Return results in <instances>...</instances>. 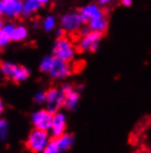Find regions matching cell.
<instances>
[{
    "instance_id": "cell-1",
    "label": "cell",
    "mask_w": 151,
    "mask_h": 153,
    "mask_svg": "<svg viewBox=\"0 0 151 153\" xmlns=\"http://www.w3.org/2000/svg\"><path fill=\"white\" fill-rule=\"evenodd\" d=\"M0 71L2 78L17 84L26 81L31 76V70L28 69L26 65H18L11 61L0 62Z\"/></svg>"
},
{
    "instance_id": "cell-2",
    "label": "cell",
    "mask_w": 151,
    "mask_h": 153,
    "mask_svg": "<svg viewBox=\"0 0 151 153\" xmlns=\"http://www.w3.org/2000/svg\"><path fill=\"white\" fill-rule=\"evenodd\" d=\"M51 137L52 135L49 131L33 128L26 137V141H24V146L28 151L32 153H42L45 151V148Z\"/></svg>"
},
{
    "instance_id": "cell-3",
    "label": "cell",
    "mask_w": 151,
    "mask_h": 153,
    "mask_svg": "<svg viewBox=\"0 0 151 153\" xmlns=\"http://www.w3.org/2000/svg\"><path fill=\"white\" fill-rule=\"evenodd\" d=\"M76 52H77V47L66 36L62 38H56L53 43L52 54L65 61L72 62L76 57Z\"/></svg>"
},
{
    "instance_id": "cell-4",
    "label": "cell",
    "mask_w": 151,
    "mask_h": 153,
    "mask_svg": "<svg viewBox=\"0 0 151 153\" xmlns=\"http://www.w3.org/2000/svg\"><path fill=\"white\" fill-rule=\"evenodd\" d=\"M104 33L97 31H89L84 36H79L77 42V50L81 52H96L99 48Z\"/></svg>"
},
{
    "instance_id": "cell-5",
    "label": "cell",
    "mask_w": 151,
    "mask_h": 153,
    "mask_svg": "<svg viewBox=\"0 0 151 153\" xmlns=\"http://www.w3.org/2000/svg\"><path fill=\"white\" fill-rule=\"evenodd\" d=\"M60 25L67 33H76L83 27L84 20L79 11H68L62 15L60 18Z\"/></svg>"
},
{
    "instance_id": "cell-6",
    "label": "cell",
    "mask_w": 151,
    "mask_h": 153,
    "mask_svg": "<svg viewBox=\"0 0 151 153\" xmlns=\"http://www.w3.org/2000/svg\"><path fill=\"white\" fill-rule=\"evenodd\" d=\"M73 73V67L71 65V62L65 61L63 59L54 57L53 60L52 67L49 71L50 78L52 80H65L66 78L71 76Z\"/></svg>"
},
{
    "instance_id": "cell-7",
    "label": "cell",
    "mask_w": 151,
    "mask_h": 153,
    "mask_svg": "<svg viewBox=\"0 0 151 153\" xmlns=\"http://www.w3.org/2000/svg\"><path fill=\"white\" fill-rule=\"evenodd\" d=\"M63 96V108L67 111H74L77 109L81 101L79 90L74 88L71 84H62L60 88Z\"/></svg>"
},
{
    "instance_id": "cell-8",
    "label": "cell",
    "mask_w": 151,
    "mask_h": 153,
    "mask_svg": "<svg viewBox=\"0 0 151 153\" xmlns=\"http://www.w3.org/2000/svg\"><path fill=\"white\" fill-rule=\"evenodd\" d=\"M52 119L53 113L49 111L46 108H42L38 109L31 114V123L33 128L40 129V130L49 131L51 130V126H52Z\"/></svg>"
},
{
    "instance_id": "cell-9",
    "label": "cell",
    "mask_w": 151,
    "mask_h": 153,
    "mask_svg": "<svg viewBox=\"0 0 151 153\" xmlns=\"http://www.w3.org/2000/svg\"><path fill=\"white\" fill-rule=\"evenodd\" d=\"M45 108L51 111L52 113L60 111L61 108H63V96L60 88L51 87L48 90H45Z\"/></svg>"
},
{
    "instance_id": "cell-10",
    "label": "cell",
    "mask_w": 151,
    "mask_h": 153,
    "mask_svg": "<svg viewBox=\"0 0 151 153\" xmlns=\"http://www.w3.org/2000/svg\"><path fill=\"white\" fill-rule=\"evenodd\" d=\"M2 1V16L9 19H17L22 16L23 0H1Z\"/></svg>"
},
{
    "instance_id": "cell-11",
    "label": "cell",
    "mask_w": 151,
    "mask_h": 153,
    "mask_svg": "<svg viewBox=\"0 0 151 153\" xmlns=\"http://www.w3.org/2000/svg\"><path fill=\"white\" fill-rule=\"evenodd\" d=\"M66 128H67V119L66 114L64 112L60 111L53 113L52 119V126H51V130L50 133L52 137H60L63 133L66 132Z\"/></svg>"
},
{
    "instance_id": "cell-12",
    "label": "cell",
    "mask_w": 151,
    "mask_h": 153,
    "mask_svg": "<svg viewBox=\"0 0 151 153\" xmlns=\"http://www.w3.org/2000/svg\"><path fill=\"white\" fill-rule=\"evenodd\" d=\"M82 18L84 20V23L86 25L89 20L97 19V18H102V17H106L105 11L103 10V8L100 4H88L86 6L82 7L78 10Z\"/></svg>"
},
{
    "instance_id": "cell-13",
    "label": "cell",
    "mask_w": 151,
    "mask_h": 153,
    "mask_svg": "<svg viewBox=\"0 0 151 153\" xmlns=\"http://www.w3.org/2000/svg\"><path fill=\"white\" fill-rule=\"evenodd\" d=\"M15 25L12 22H4L0 29V49H4L12 41V35L15 31Z\"/></svg>"
},
{
    "instance_id": "cell-14",
    "label": "cell",
    "mask_w": 151,
    "mask_h": 153,
    "mask_svg": "<svg viewBox=\"0 0 151 153\" xmlns=\"http://www.w3.org/2000/svg\"><path fill=\"white\" fill-rule=\"evenodd\" d=\"M54 138H55V137H54ZM55 140H56L59 153L65 152V151H68L70 149H72V146H74V142H75L74 135L71 133H67V132L63 133L62 135H60V137H56Z\"/></svg>"
},
{
    "instance_id": "cell-15",
    "label": "cell",
    "mask_w": 151,
    "mask_h": 153,
    "mask_svg": "<svg viewBox=\"0 0 151 153\" xmlns=\"http://www.w3.org/2000/svg\"><path fill=\"white\" fill-rule=\"evenodd\" d=\"M43 7V4H40L38 0H23V11L22 17L30 18Z\"/></svg>"
},
{
    "instance_id": "cell-16",
    "label": "cell",
    "mask_w": 151,
    "mask_h": 153,
    "mask_svg": "<svg viewBox=\"0 0 151 153\" xmlns=\"http://www.w3.org/2000/svg\"><path fill=\"white\" fill-rule=\"evenodd\" d=\"M86 25L92 31H97V32H103V33H105L108 29V21L106 19V17L89 20Z\"/></svg>"
},
{
    "instance_id": "cell-17",
    "label": "cell",
    "mask_w": 151,
    "mask_h": 153,
    "mask_svg": "<svg viewBox=\"0 0 151 153\" xmlns=\"http://www.w3.org/2000/svg\"><path fill=\"white\" fill-rule=\"evenodd\" d=\"M29 37V29L24 25H17L15 27V31L12 35V41L22 42L26 40Z\"/></svg>"
},
{
    "instance_id": "cell-18",
    "label": "cell",
    "mask_w": 151,
    "mask_h": 153,
    "mask_svg": "<svg viewBox=\"0 0 151 153\" xmlns=\"http://www.w3.org/2000/svg\"><path fill=\"white\" fill-rule=\"evenodd\" d=\"M57 20L53 15H48L42 21V28L45 32H51L56 28Z\"/></svg>"
},
{
    "instance_id": "cell-19",
    "label": "cell",
    "mask_w": 151,
    "mask_h": 153,
    "mask_svg": "<svg viewBox=\"0 0 151 153\" xmlns=\"http://www.w3.org/2000/svg\"><path fill=\"white\" fill-rule=\"evenodd\" d=\"M53 60H54V56L53 54H49V56L43 57V59H42L40 65H39V70L42 73H46L48 74L50 69H51V67H52Z\"/></svg>"
},
{
    "instance_id": "cell-20",
    "label": "cell",
    "mask_w": 151,
    "mask_h": 153,
    "mask_svg": "<svg viewBox=\"0 0 151 153\" xmlns=\"http://www.w3.org/2000/svg\"><path fill=\"white\" fill-rule=\"evenodd\" d=\"M9 134V123L6 119L0 118V143L7 140Z\"/></svg>"
},
{
    "instance_id": "cell-21",
    "label": "cell",
    "mask_w": 151,
    "mask_h": 153,
    "mask_svg": "<svg viewBox=\"0 0 151 153\" xmlns=\"http://www.w3.org/2000/svg\"><path fill=\"white\" fill-rule=\"evenodd\" d=\"M45 97H46V92L44 91V90H40V91H38L33 97L34 103L39 104V105L44 104L45 103Z\"/></svg>"
},
{
    "instance_id": "cell-22",
    "label": "cell",
    "mask_w": 151,
    "mask_h": 153,
    "mask_svg": "<svg viewBox=\"0 0 151 153\" xmlns=\"http://www.w3.org/2000/svg\"><path fill=\"white\" fill-rule=\"evenodd\" d=\"M45 153H59V150H57V144H56V140L54 137H51L49 143L45 148Z\"/></svg>"
},
{
    "instance_id": "cell-23",
    "label": "cell",
    "mask_w": 151,
    "mask_h": 153,
    "mask_svg": "<svg viewBox=\"0 0 151 153\" xmlns=\"http://www.w3.org/2000/svg\"><path fill=\"white\" fill-rule=\"evenodd\" d=\"M66 35H67V32H66L62 27L56 30V38H62V37H65Z\"/></svg>"
},
{
    "instance_id": "cell-24",
    "label": "cell",
    "mask_w": 151,
    "mask_h": 153,
    "mask_svg": "<svg viewBox=\"0 0 151 153\" xmlns=\"http://www.w3.org/2000/svg\"><path fill=\"white\" fill-rule=\"evenodd\" d=\"M120 1V4H121V6H124V7H131L132 6V0H119Z\"/></svg>"
},
{
    "instance_id": "cell-25",
    "label": "cell",
    "mask_w": 151,
    "mask_h": 153,
    "mask_svg": "<svg viewBox=\"0 0 151 153\" xmlns=\"http://www.w3.org/2000/svg\"><path fill=\"white\" fill-rule=\"evenodd\" d=\"M114 0H97V2L98 4L100 6H106V4H109L110 2H113Z\"/></svg>"
},
{
    "instance_id": "cell-26",
    "label": "cell",
    "mask_w": 151,
    "mask_h": 153,
    "mask_svg": "<svg viewBox=\"0 0 151 153\" xmlns=\"http://www.w3.org/2000/svg\"><path fill=\"white\" fill-rule=\"evenodd\" d=\"M4 112V101H2V99L0 98V118L2 117Z\"/></svg>"
},
{
    "instance_id": "cell-27",
    "label": "cell",
    "mask_w": 151,
    "mask_h": 153,
    "mask_svg": "<svg viewBox=\"0 0 151 153\" xmlns=\"http://www.w3.org/2000/svg\"><path fill=\"white\" fill-rule=\"evenodd\" d=\"M38 1L40 2V4H42L43 6H44V4H51V2H52V1H54V0H38Z\"/></svg>"
},
{
    "instance_id": "cell-28",
    "label": "cell",
    "mask_w": 151,
    "mask_h": 153,
    "mask_svg": "<svg viewBox=\"0 0 151 153\" xmlns=\"http://www.w3.org/2000/svg\"><path fill=\"white\" fill-rule=\"evenodd\" d=\"M4 19H2V18H1V16H0V29H1V28H2V26H4Z\"/></svg>"
},
{
    "instance_id": "cell-29",
    "label": "cell",
    "mask_w": 151,
    "mask_h": 153,
    "mask_svg": "<svg viewBox=\"0 0 151 153\" xmlns=\"http://www.w3.org/2000/svg\"><path fill=\"white\" fill-rule=\"evenodd\" d=\"M1 78H2V74H1V71H0V79H1Z\"/></svg>"
}]
</instances>
